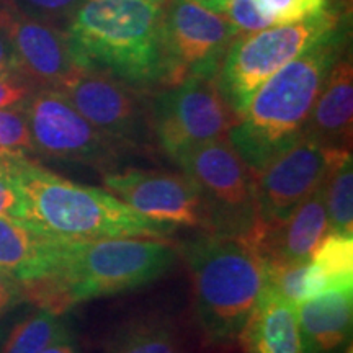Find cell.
I'll use <instances>...</instances> for the list:
<instances>
[{"label": "cell", "mask_w": 353, "mask_h": 353, "mask_svg": "<svg viewBox=\"0 0 353 353\" xmlns=\"http://www.w3.org/2000/svg\"><path fill=\"white\" fill-rule=\"evenodd\" d=\"M176 257L174 244L154 237L57 239L43 273L20 285L25 301L64 316L77 304L154 283Z\"/></svg>", "instance_id": "6da1fadb"}, {"label": "cell", "mask_w": 353, "mask_h": 353, "mask_svg": "<svg viewBox=\"0 0 353 353\" xmlns=\"http://www.w3.org/2000/svg\"><path fill=\"white\" fill-rule=\"evenodd\" d=\"M352 46L347 19L268 79L228 132L229 143L252 174L299 138L322 83Z\"/></svg>", "instance_id": "7a4b0ae2"}, {"label": "cell", "mask_w": 353, "mask_h": 353, "mask_svg": "<svg viewBox=\"0 0 353 353\" xmlns=\"http://www.w3.org/2000/svg\"><path fill=\"white\" fill-rule=\"evenodd\" d=\"M157 0H83L65 26L79 69L107 74L151 94L164 85Z\"/></svg>", "instance_id": "3957f363"}, {"label": "cell", "mask_w": 353, "mask_h": 353, "mask_svg": "<svg viewBox=\"0 0 353 353\" xmlns=\"http://www.w3.org/2000/svg\"><path fill=\"white\" fill-rule=\"evenodd\" d=\"M10 172L25 198V219L48 236L69 241L154 237L174 226L148 219L108 190L82 185L48 170L32 157L10 159Z\"/></svg>", "instance_id": "277c9868"}, {"label": "cell", "mask_w": 353, "mask_h": 353, "mask_svg": "<svg viewBox=\"0 0 353 353\" xmlns=\"http://www.w3.org/2000/svg\"><path fill=\"white\" fill-rule=\"evenodd\" d=\"M175 247L192 281L203 341L213 348L237 345L263 288L262 260L244 239L206 231Z\"/></svg>", "instance_id": "5b68a950"}, {"label": "cell", "mask_w": 353, "mask_h": 353, "mask_svg": "<svg viewBox=\"0 0 353 353\" xmlns=\"http://www.w3.org/2000/svg\"><path fill=\"white\" fill-rule=\"evenodd\" d=\"M347 19H352L347 0H325L321 10L306 19L272 25L234 39L221 64L216 83L237 120L273 74Z\"/></svg>", "instance_id": "8992f818"}, {"label": "cell", "mask_w": 353, "mask_h": 353, "mask_svg": "<svg viewBox=\"0 0 353 353\" xmlns=\"http://www.w3.org/2000/svg\"><path fill=\"white\" fill-rule=\"evenodd\" d=\"M175 164L195 183L205 216L203 231L250 239L260 226L254 174L229 139L203 144Z\"/></svg>", "instance_id": "52a82bcc"}, {"label": "cell", "mask_w": 353, "mask_h": 353, "mask_svg": "<svg viewBox=\"0 0 353 353\" xmlns=\"http://www.w3.org/2000/svg\"><path fill=\"white\" fill-rule=\"evenodd\" d=\"M151 118L156 145L174 162L203 144L228 138L237 121L216 79L200 76L154 92Z\"/></svg>", "instance_id": "ba28073f"}, {"label": "cell", "mask_w": 353, "mask_h": 353, "mask_svg": "<svg viewBox=\"0 0 353 353\" xmlns=\"http://www.w3.org/2000/svg\"><path fill=\"white\" fill-rule=\"evenodd\" d=\"M236 38V30L224 13L210 10L196 0H162V88L192 76L218 77L224 56Z\"/></svg>", "instance_id": "9c48e42d"}, {"label": "cell", "mask_w": 353, "mask_h": 353, "mask_svg": "<svg viewBox=\"0 0 353 353\" xmlns=\"http://www.w3.org/2000/svg\"><path fill=\"white\" fill-rule=\"evenodd\" d=\"M85 120L125 154H149L152 131L151 97L107 74L79 69L57 88Z\"/></svg>", "instance_id": "30bf717a"}, {"label": "cell", "mask_w": 353, "mask_h": 353, "mask_svg": "<svg viewBox=\"0 0 353 353\" xmlns=\"http://www.w3.org/2000/svg\"><path fill=\"white\" fill-rule=\"evenodd\" d=\"M23 107L37 156L81 164L101 174L117 170L126 156L57 88L38 87Z\"/></svg>", "instance_id": "8fae6325"}, {"label": "cell", "mask_w": 353, "mask_h": 353, "mask_svg": "<svg viewBox=\"0 0 353 353\" xmlns=\"http://www.w3.org/2000/svg\"><path fill=\"white\" fill-rule=\"evenodd\" d=\"M352 151L329 149L303 136L254 174L260 226L285 221L324 183L332 165Z\"/></svg>", "instance_id": "7c38bea8"}, {"label": "cell", "mask_w": 353, "mask_h": 353, "mask_svg": "<svg viewBox=\"0 0 353 353\" xmlns=\"http://www.w3.org/2000/svg\"><path fill=\"white\" fill-rule=\"evenodd\" d=\"M101 180L105 190L148 219L205 229L200 195L185 172L126 167L107 172Z\"/></svg>", "instance_id": "4fadbf2b"}, {"label": "cell", "mask_w": 353, "mask_h": 353, "mask_svg": "<svg viewBox=\"0 0 353 353\" xmlns=\"http://www.w3.org/2000/svg\"><path fill=\"white\" fill-rule=\"evenodd\" d=\"M0 30L17 57V69L37 87L59 88L77 72L64 30L38 21L0 0Z\"/></svg>", "instance_id": "5bb4252c"}, {"label": "cell", "mask_w": 353, "mask_h": 353, "mask_svg": "<svg viewBox=\"0 0 353 353\" xmlns=\"http://www.w3.org/2000/svg\"><path fill=\"white\" fill-rule=\"evenodd\" d=\"M327 232L329 219L322 183L285 221L259 226L245 242L262 263H301L311 260Z\"/></svg>", "instance_id": "9a60e30c"}, {"label": "cell", "mask_w": 353, "mask_h": 353, "mask_svg": "<svg viewBox=\"0 0 353 353\" xmlns=\"http://www.w3.org/2000/svg\"><path fill=\"white\" fill-rule=\"evenodd\" d=\"M303 136L329 149L352 151L353 65L350 50L343 52L329 70L309 113Z\"/></svg>", "instance_id": "2e32d148"}, {"label": "cell", "mask_w": 353, "mask_h": 353, "mask_svg": "<svg viewBox=\"0 0 353 353\" xmlns=\"http://www.w3.org/2000/svg\"><path fill=\"white\" fill-rule=\"evenodd\" d=\"M296 311L303 353H339L352 335L353 285L304 299Z\"/></svg>", "instance_id": "e0dca14e"}, {"label": "cell", "mask_w": 353, "mask_h": 353, "mask_svg": "<svg viewBox=\"0 0 353 353\" xmlns=\"http://www.w3.org/2000/svg\"><path fill=\"white\" fill-rule=\"evenodd\" d=\"M239 345L245 353H303L296 304L263 283Z\"/></svg>", "instance_id": "ac0fdd59"}, {"label": "cell", "mask_w": 353, "mask_h": 353, "mask_svg": "<svg viewBox=\"0 0 353 353\" xmlns=\"http://www.w3.org/2000/svg\"><path fill=\"white\" fill-rule=\"evenodd\" d=\"M57 239L23 219L0 216V270L20 283L33 280L50 263Z\"/></svg>", "instance_id": "d6986e66"}, {"label": "cell", "mask_w": 353, "mask_h": 353, "mask_svg": "<svg viewBox=\"0 0 353 353\" xmlns=\"http://www.w3.org/2000/svg\"><path fill=\"white\" fill-rule=\"evenodd\" d=\"M107 353H185L179 330L167 316L143 314L121 322L105 343Z\"/></svg>", "instance_id": "ffe728a7"}, {"label": "cell", "mask_w": 353, "mask_h": 353, "mask_svg": "<svg viewBox=\"0 0 353 353\" xmlns=\"http://www.w3.org/2000/svg\"><path fill=\"white\" fill-rule=\"evenodd\" d=\"M343 285H353V236L327 232L309 260L307 298Z\"/></svg>", "instance_id": "44dd1931"}, {"label": "cell", "mask_w": 353, "mask_h": 353, "mask_svg": "<svg viewBox=\"0 0 353 353\" xmlns=\"http://www.w3.org/2000/svg\"><path fill=\"white\" fill-rule=\"evenodd\" d=\"M329 232L353 236V162L352 152L339 159L324 182Z\"/></svg>", "instance_id": "7402d4cb"}, {"label": "cell", "mask_w": 353, "mask_h": 353, "mask_svg": "<svg viewBox=\"0 0 353 353\" xmlns=\"http://www.w3.org/2000/svg\"><path fill=\"white\" fill-rule=\"evenodd\" d=\"M68 332L70 330L63 316L37 309L15 324L0 353H41L52 341Z\"/></svg>", "instance_id": "603a6c76"}, {"label": "cell", "mask_w": 353, "mask_h": 353, "mask_svg": "<svg viewBox=\"0 0 353 353\" xmlns=\"http://www.w3.org/2000/svg\"><path fill=\"white\" fill-rule=\"evenodd\" d=\"M23 105L0 108V157L37 156Z\"/></svg>", "instance_id": "cb8c5ba5"}, {"label": "cell", "mask_w": 353, "mask_h": 353, "mask_svg": "<svg viewBox=\"0 0 353 353\" xmlns=\"http://www.w3.org/2000/svg\"><path fill=\"white\" fill-rule=\"evenodd\" d=\"M23 15L64 30L83 0H6Z\"/></svg>", "instance_id": "d4e9b609"}, {"label": "cell", "mask_w": 353, "mask_h": 353, "mask_svg": "<svg viewBox=\"0 0 353 353\" xmlns=\"http://www.w3.org/2000/svg\"><path fill=\"white\" fill-rule=\"evenodd\" d=\"M325 0H259V6L272 25H283L312 15Z\"/></svg>", "instance_id": "484cf974"}, {"label": "cell", "mask_w": 353, "mask_h": 353, "mask_svg": "<svg viewBox=\"0 0 353 353\" xmlns=\"http://www.w3.org/2000/svg\"><path fill=\"white\" fill-rule=\"evenodd\" d=\"M224 15L234 26L237 37L272 26V21L260 8L259 0H229Z\"/></svg>", "instance_id": "4316f807"}, {"label": "cell", "mask_w": 353, "mask_h": 353, "mask_svg": "<svg viewBox=\"0 0 353 353\" xmlns=\"http://www.w3.org/2000/svg\"><path fill=\"white\" fill-rule=\"evenodd\" d=\"M10 159L0 157V216L25 219V198L10 172Z\"/></svg>", "instance_id": "83f0119b"}, {"label": "cell", "mask_w": 353, "mask_h": 353, "mask_svg": "<svg viewBox=\"0 0 353 353\" xmlns=\"http://www.w3.org/2000/svg\"><path fill=\"white\" fill-rule=\"evenodd\" d=\"M37 88L38 87L19 70L0 74V108L23 105Z\"/></svg>", "instance_id": "f1b7e54d"}, {"label": "cell", "mask_w": 353, "mask_h": 353, "mask_svg": "<svg viewBox=\"0 0 353 353\" xmlns=\"http://www.w3.org/2000/svg\"><path fill=\"white\" fill-rule=\"evenodd\" d=\"M23 301L20 281L10 273L0 270V319Z\"/></svg>", "instance_id": "f546056e"}, {"label": "cell", "mask_w": 353, "mask_h": 353, "mask_svg": "<svg viewBox=\"0 0 353 353\" xmlns=\"http://www.w3.org/2000/svg\"><path fill=\"white\" fill-rule=\"evenodd\" d=\"M10 70H19L17 69V57L7 34L0 30V74L10 72Z\"/></svg>", "instance_id": "4dcf8cb0"}, {"label": "cell", "mask_w": 353, "mask_h": 353, "mask_svg": "<svg viewBox=\"0 0 353 353\" xmlns=\"http://www.w3.org/2000/svg\"><path fill=\"white\" fill-rule=\"evenodd\" d=\"M41 353H79V350L72 341V334L68 332L52 341Z\"/></svg>", "instance_id": "1f68e13d"}, {"label": "cell", "mask_w": 353, "mask_h": 353, "mask_svg": "<svg viewBox=\"0 0 353 353\" xmlns=\"http://www.w3.org/2000/svg\"><path fill=\"white\" fill-rule=\"evenodd\" d=\"M196 2L201 3L203 7L210 8V10L218 12V13H224L229 0H196Z\"/></svg>", "instance_id": "d6a6232c"}, {"label": "cell", "mask_w": 353, "mask_h": 353, "mask_svg": "<svg viewBox=\"0 0 353 353\" xmlns=\"http://www.w3.org/2000/svg\"><path fill=\"white\" fill-rule=\"evenodd\" d=\"M345 353H352V347H350V345H348V348L345 350Z\"/></svg>", "instance_id": "836d02e7"}, {"label": "cell", "mask_w": 353, "mask_h": 353, "mask_svg": "<svg viewBox=\"0 0 353 353\" xmlns=\"http://www.w3.org/2000/svg\"><path fill=\"white\" fill-rule=\"evenodd\" d=\"M157 2H162V0H157Z\"/></svg>", "instance_id": "e575fe53"}]
</instances>
